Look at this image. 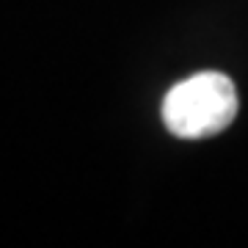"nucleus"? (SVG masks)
<instances>
[{
	"label": "nucleus",
	"mask_w": 248,
	"mask_h": 248,
	"mask_svg": "<svg viewBox=\"0 0 248 248\" xmlns=\"http://www.w3.org/2000/svg\"><path fill=\"white\" fill-rule=\"evenodd\" d=\"M237 116V91L221 72H202L177 83L163 99V122L179 138H207Z\"/></svg>",
	"instance_id": "1"
}]
</instances>
